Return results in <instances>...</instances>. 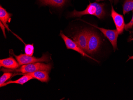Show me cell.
Instances as JSON below:
<instances>
[{
  "label": "cell",
  "instance_id": "16",
  "mask_svg": "<svg viewBox=\"0 0 133 100\" xmlns=\"http://www.w3.org/2000/svg\"><path fill=\"white\" fill-rule=\"evenodd\" d=\"M34 44H25L24 52L26 55L32 56L34 53Z\"/></svg>",
  "mask_w": 133,
  "mask_h": 100
},
{
  "label": "cell",
  "instance_id": "2",
  "mask_svg": "<svg viewBox=\"0 0 133 100\" xmlns=\"http://www.w3.org/2000/svg\"><path fill=\"white\" fill-rule=\"evenodd\" d=\"M52 68V64L51 63L45 64L44 63L37 62L24 65H22L20 68L16 69H10L4 68L1 69V71L3 72H12L26 74L32 73L39 70H44L50 72Z\"/></svg>",
  "mask_w": 133,
  "mask_h": 100
},
{
  "label": "cell",
  "instance_id": "17",
  "mask_svg": "<svg viewBox=\"0 0 133 100\" xmlns=\"http://www.w3.org/2000/svg\"><path fill=\"white\" fill-rule=\"evenodd\" d=\"M133 26V16H132V19L131 21L127 24H125V30H128L129 29H131L132 28Z\"/></svg>",
  "mask_w": 133,
  "mask_h": 100
},
{
  "label": "cell",
  "instance_id": "10",
  "mask_svg": "<svg viewBox=\"0 0 133 100\" xmlns=\"http://www.w3.org/2000/svg\"><path fill=\"white\" fill-rule=\"evenodd\" d=\"M20 64L12 57L0 60V67L10 69H15L20 67Z\"/></svg>",
  "mask_w": 133,
  "mask_h": 100
},
{
  "label": "cell",
  "instance_id": "15",
  "mask_svg": "<svg viewBox=\"0 0 133 100\" xmlns=\"http://www.w3.org/2000/svg\"><path fill=\"white\" fill-rule=\"evenodd\" d=\"M13 74L12 72H5L0 77V87L6 83V81L12 77Z\"/></svg>",
  "mask_w": 133,
  "mask_h": 100
},
{
  "label": "cell",
  "instance_id": "6",
  "mask_svg": "<svg viewBox=\"0 0 133 100\" xmlns=\"http://www.w3.org/2000/svg\"><path fill=\"white\" fill-rule=\"evenodd\" d=\"M89 30L84 29L81 30L73 38L74 41L84 51L86 52L88 44Z\"/></svg>",
  "mask_w": 133,
  "mask_h": 100
},
{
  "label": "cell",
  "instance_id": "4",
  "mask_svg": "<svg viewBox=\"0 0 133 100\" xmlns=\"http://www.w3.org/2000/svg\"><path fill=\"white\" fill-rule=\"evenodd\" d=\"M101 41L97 34L89 30L87 53L92 54L97 52L101 45Z\"/></svg>",
  "mask_w": 133,
  "mask_h": 100
},
{
  "label": "cell",
  "instance_id": "11",
  "mask_svg": "<svg viewBox=\"0 0 133 100\" xmlns=\"http://www.w3.org/2000/svg\"><path fill=\"white\" fill-rule=\"evenodd\" d=\"M12 15L9 13L5 9L3 8L1 6L0 7V21L2 22L4 26L6 27L8 31H10L9 26L7 25V23L9 22L11 20V17Z\"/></svg>",
  "mask_w": 133,
  "mask_h": 100
},
{
  "label": "cell",
  "instance_id": "3",
  "mask_svg": "<svg viewBox=\"0 0 133 100\" xmlns=\"http://www.w3.org/2000/svg\"><path fill=\"white\" fill-rule=\"evenodd\" d=\"M12 55L15 57L16 59L20 65L37 62H48L50 61L49 56L47 54H43L40 58L28 56L26 54H21L18 56L15 55L13 51H10Z\"/></svg>",
  "mask_w": 133,
  "mask_h": 100
},
{
  "label": "cell",
  "instance_id": "21",
  "mask_svg": "<svg viewBox=\"0 0 133 100\" xmlns=\"http://www.w3.org/2000/svg\"><path fill=\"white\" fill-rule=\"evenodd\" d=\"M118 1V0H114V1H115V3H117Z\"/></svg>",
  "mask_w": 133,
  "mask_h": 100
},
{
  "label": "cell",
  "instance_id": "22",
  "mask_svg": "<svg viewBox=\"0 0 133 100\" xmlns=\"http://www.w3.org/2000/svg\"><path fill=\"white\" fill-rule=\"evenodd\" d=\"M132 40H133V38H132V39H130V41H132Z\"/></svg>",
  "mask_w": 133,
  "mask_h": 100
},
{
  "label": "cell",
  "instance_id": "19",
  "mask_svg": "<svg viewBox=\"0 0 133 100\" xmlns=\"http://www.w3.org/2000/svg\"><path fill=\"white\" fill-rule=\"evenodd\" d=\"M129 59L127 61H128V60H130V59H133V56H129Z\"/></svg>",
  "mask_w": 133,
  "mask_h": 100
},
{
  "label": "cell",
  "instance_id": "5",
  "mask_svg": "<svg viewBox=\"0 0 133 100\" xmlns=\"http://www.w3.org/2000/svg\"><path fill=\"white\" fill-rule=\"evenodd\" d=\"M60 35L63 39V41H64L67 49L75 51L78 53H79L83 56L88 57L97 62H99L98 61L89 56L86 52L84 51L79 47V46L77 44V43L74 40H72L71 39L69 38L68 36H66V35H65L63 33L61 32L60 34Z\"/></svg>",
  "mask_w": 133,
  "mask_h": 100
},
{
  "label": "cell",
  "instance_id": "9",
  "mask_svg": "<svg viewBox=\"0 0 133 100\" xmlns=\"http://www.w3.org/2000/svg\"><path fill=\"white\" fill-rule=\"evenodd\" d=\"M49 71L44 70H39L34 71L32 73H26V74H13V76L16 75H29L32 76L34 79H37L42 82L47 83L50 81V78L49 75Z\"/></svg>",
  "mask_w": 133,
  "mask_h": 100
},
{
  "label": "cell",
  "instance_id": "13",
  "mask_svg": "<svg viewBox=\"0 0 133 100\" xmlns=\"http://www.w3.org/2000/svg\"><path fill=\"white\" fill-rule=\"evenodd\" d=\"M33 79H34V78L32 76L24 75H23V76L22 77H21L19 78V79H18L16 80L9 81L8 82H6L5 83L2 85L1 87L6 86V85L10 84H17L23 85L26 83L27 82Z\"/></svg>",
  "mask_w": 133,
  "mask_h": 100
},
{
  "label": "cell",
  "instance_id": "7",
  "mask_svg": "<svg viewBox=\"0 0 133 100\" xmlns=\"http://www.w3.org/2000/svg\"><path fill=\"white\" fill-rule=\"evenodd\" d=\"M92 25L98 28L103 34L109 40L114 50L115 51L117 49V39L119 35L117 30L107 29L102 28L98 27L95 25Z\"/></svg>",
  "mask_w": 133,
  "mask_h": 100
},
{
  "label": "cell",
  "instance_id": "18",
  "mask_svg": "<svg viewBox=\"0 0 133 100\" xmlns=\"http://www.w3.org/2000/svg\"><path fill=\"white\" fill-rule=\"evenodd\" d=\"M0 26H1V29H2V31H3V34L4 37H5V38H6V33H5V28H6V27L4 26V25L1 22H0Z\"/></svg>",
  "mask_w": 133,
  "mask_h": 100
},
{
  "label": "cell",
  "instance_id": "20",
  "mask_svg": "<svg viewBox=\"0 0 133 100\" xmlns=\"http://www.w3.org/2000/svg\"><path fill=\"white\" fill-rule=\"evenodd\" d=\"M95 1H104V0H95ZM109 1H110V2H112V0H109Z\"/></svg>",
  "mask_w": 133,
  "mask_h": 100
},
{
  "label": "cell",
  "instance_id": "12",
  "mask_svg": "<svg viewBox=\"0 0 133 100\" xmlns=\"http://www.w3.org/2000/svg\"><path fill=\"white\" fill-rule=\"evenodd\" d=\"M67 0H39L41 4L50 5L56 7H62L65 4Z\"/></svg>",
  "mask_w": 133,
  "mask_h": 100
},
{
  "label": "cell",
  "instance_id": "8",
  "mask_svg": "<svg viewBox=\"0 0 133 100\" xmlns=\"http://www.w3.org/2000/svg\"><path fill=\"white\" fill-rule=\"evenodd\" d=\"M111 16L116 27V30L119 34H121L125 29V24L124 17L122 15L117 13L113 6L111 9Z\"/></svg>",
  "mask_w": 133,
  "mask_h": 100
},
{
  "label": "cell",
  "instance_id": "14",
  "mask_svg": "<svg viewBox=\"0 0 133 100\" xmlns=\"http://www.w3.org/2000/svg\"><path fill=\"white\" fill-rule=\"evenodd\" d=\"M132 10H133V0H125L123 5V14L125 15Z\"/></svg>",
  "mask_w": 133,
  "mask_h": 100
},
{
  "label": "cell",
  "instance_id": "1",
  "mask_svg": "<svg viewBox=\"0 0 133 100\" xmlns=\"http://www.w3.org/2000/svg\"><path fill=\"white\" fill-rule=\"evenodd\" d=\"M104 3H98L96 2L90 3L86 9L82 11L74 10L69 14V17H81L85 15L95 16L99 19H102L105 16V12Z\"/></svg>",
  "mask_w": 133,
  "mask_h": 100
}]
</instances>
